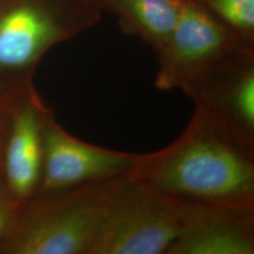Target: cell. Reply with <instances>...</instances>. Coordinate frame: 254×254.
I'll use <instances>...</instances> for the list:
<instances>
[{"mask_svg": "<svg viewBox=\"0 0 254 254\" xmlns=\"http://www.w3.org/2000/svg\"><path fill=\"white\" fill-rule=\"evenodd\" d=\"M128 174L183 204L254 207V155L196 110L177 140L139 154Z\"/></svg>", "mask_w": 254, "mask_h": 254, "instance_id": "cell-1", "label": "cell"}, {"mask_svg": "<svg viewBox=\"0 0 254 254\" xmlns=\"http://www.w3.org/2000/svg\"><path fill=\"white\" fill-rule=\"evenodd\" d=\"M101 17L92 0H0V107L7 111L36 90L46 53Z\"/></svg>", "mask_w": 254, "mask_h": 254, "instance_id": "cell-2", "label": "cell"}, {"mask_svg": "<svg viewBox=\"0 0 254 254\" xmlns=\"http://www.w3.org/2000/svg\"><path fill=\"white\" fill-rule=\"evenodd\" d=\"M112 180L37 192L19 206L0 254H88Z\"/></svg>", "mask_w": 254, "mask_h": 254, "instance_id": "cell-3", "label": "cell"}, {"mask_svg": "<svg viewBox=\"0 0 254 254\" xmlns=\"http://www.w3.org/2000/svg\"><path fill=\"white\" fill-rule=\"evenodd\" d=\"M187 207L129 174L116 178L88 254H166L182 231Z\"/></svg>", "mask_w": 254, "mask_h": 254, "instance_id": "cell-4", "label": "cell"}, {"mask_svg": "<svg viewBox=\"0 0 254 254\" xmlns=\"http://www.w3.org/2000/svg\"><path fill=\"white\" fill-rule=\"evenodd\" d=\"M182 91L194 103V110L254 155V47L236 51Z\"/></svg>", "mask_w": 254, "mask_h": 254, "instance_id": "cell-5", "label": "cell"}, {"mask_svg": "<svg viewBox=\"0 0 254 254\" xmlns=\"http://www.w3.org/2000/svg\"><path fill=\"white\" fill-rule=\"evenodd\" d=\"M243 47L244 43L194 0H184L179 18L164 46L155 53V87L182 90L200 73Z\"/></svg>", "mask_w": 254, "mask_h": 254, "instance_id": "cell-6", "label": "cell"}, {"mask_svg": "<svg viewBox=\"0 0 254 254\" xmlns=\"http://www.w3.org/2000/svg\"><path fill=\"white\" fill-rule=\"evenodd\" d=\"M138 159L136 153L109 150L75 138L57 122L53 113L44 127L39 190L72 189L116 179L131 172Z\"/></svg>", "mask_w": 254, "mask_h": 254, "instance_id": "cell-7", "label": "cell"}, {"mask_svg": "<svg viewBox=\"0 0 254 254\" xmlns=\"http://www.w3.org/2000/svg\"><path fill=\"white\" fill-rule=\"evenodd\" d=\"M52 114L37 90L7 110L1 178L9 194L20 204L39 190L44 127Z\"/></svg>", "mask_w": 254, "mask_h": 254, "instance_id": "cell-8", "label": "cell"}, {"mask_svg": "<svg viewBox=\"0 0 254 254\" xmlns=\"http://www.w3.org/2000/svg\"><path fill=\"white\" fill-rule=\"evenodd\" d=\"M254 207L189 205L166 254H253Z\"/></svg>", "mask_w": 254, "mask_h": 254, "instance_id": "cell-9", "label": "cell"}, {"mask_svg": "<svg viewBox=\"0 0 254 254\" xmlns=\"http://www.w3.org/2000/svg\"><path fill=\"white\" fill-rule=\"evenodd\" d=\"M118 19L126 36L136 37L157 53L176 26L184 0H92Z\"/></svg>", "mask_w": 254, "mask_h": 254, "instance_id": "cell-10", "label": "cell"}, {"mask_svg": "<svg viewBox=\"0 0 254 254\" xmlns=\"http://www.w3.org/2000/svg\"><path fill=\"white\" fill-rule=\"evenodd\" d=\"M244 43L254 45V0H194Z\"/></svg>", "mask_w": 254, "mask_h": 254, "instance_id": "cell-11", "label": "cell"}, {"mask_svg": "<svg viewBox=\"0 0 254 254\" xmlns=\"http://www.w3.org/2000/svg\"><path fill=\"white\" fill-rule=\"evenodd\" d=\"M20 202L13 199L0 179V243L11 228Z\"/></svg>", "mask_w": 254, "mask_h": 254, "instance_id": "cell-12", "label": "cell"}, {"mask_svg": "<svg viewBox=\"0 0 254 254\" xmlns=\"http://www.w3.org/2000/svg\"><path fill=\"white\" fill-rule=\"evenodd\" d=\"M6 123H7V111L2 110L0 107V179L1 178V152H2V142H4Z\"/></svg>", "mask_w": 254, "mask_h": 254, "instance_id": "cell-13", "label": "cell"}]
</instances>
